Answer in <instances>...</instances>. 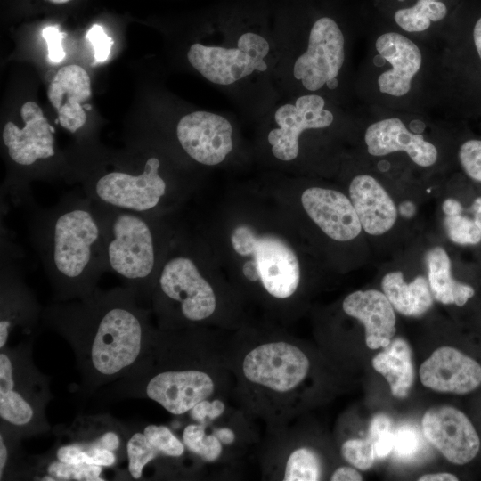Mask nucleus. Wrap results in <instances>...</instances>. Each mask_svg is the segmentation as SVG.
<instances>
[{"instance_id": "f257e3e1", "label": "nucleus", "mask_w": 481, "mask_h": 481, "mask_svg": "<svg viewBox=\"0 0 481 481\" xmlns=\"http://www.w3.org/2000/svg\"><path fill=\"white\" fill-rule=\"evenodd\" d=\"M43 326L71 346L80 375V401L128 374L148 354L156 331L149 312L126 287L56 302L43 308Z\"/></svg>"}, {"instance_id": "f03ea898", "label": "nucleus", "mask_w": 481, "mask_h": 481, "mask_svg": "<svg viewBox=\"0 0 481 481\" xmlns=\"http://www.w3.org/2000/svg\"><path fill=\"white\" fill-rule=\"evenodd\" d=\"M33 205L29 235L53 300L67 302L89 296L108 272L102 226L93 200L85 193L70 192L52 207Z\"/></svg>"}, {"instance_id": "7ed1b4c3", "label": "nucleus", "mask_w": 481, "mask_h": 481, "mask_svg": "<svg viewBox=\"0 0 481 481\" xmlns=\"http://www.w3.org/2000/svg\"><path fill=\"white\" fill-rule=\"evenodd\" d=\"M94 204L102 226L108 272L118 275L139 303L151 298L162 265L154 216Z\"/></svg>"}, {"instance_id": "20e7f679", "label": "nucleus", "mask_w": 481, "mask_h": 481, "mask_svg": "<svg viewBox=\"0 0 481 481\" xmlns=\"http://www.w3.org/2000/svg\"><path fill=\"white\" fill-rule=\"evenodd\" d=\"M35 337L0 349V427L21 439L47 433L50 378L33 361Z\"/></svg>"}, {"instance_id": "39448f33", "label": "nucleus", "mask_w": 481, "mask_h": 481, "mask_svg": "<svg viewBox=\"0 0 481 481\" xmlns=\"http://www.w3.org/2000/svg\"><path fill=\"white\" fill-rule=\"evenodd\" d=\"M160 165L151 156L135 171L114 167L82 175L83 192L95 203L155 216L169 192Z\"/></svg>"}, {"instance_id": "423d86ee", "label": "nucleus", "mask_w": 481, "mask_h": 481, "mask_svg": "<svg viewBox=\"0 0 481 481\" xmlns=\"http://www.w3.org/2000/svg\"><path fill=\"white\" fill-rule=\"evenodd\" d=\"M231 243L237 254L251 257L242 266L249 281H260L276 298H287L296 292L300 281L299 262L285 240L272 234H257L250 226L240 224L233 229Z\"/></svg>"}, {"instance_id": "0eeeda50", "label": "nucleus", "mask_w": 481, "mask_h": 481, "mask_svg": "<svg viewBox=\"0 0 481 481\" xmlns=\"http://www.w3.org/2000/svg\"><path fill=\"white\" fill-rule=\"evenodd\" d=\"M130 432L109 414L80 415L67 428H59L57 443L47 453L63 462L110 467L127 457Z\"/></svg>"}, {"instance_id": "6e6552de", "label": "nucleus", "mask_w": 481, "mask_h": 481, "mask_svg": "<svg viewBox=\"0 0 481 481\" xmlns=\"http://www.w3.org/2000/svg\"><path fill=\"white\" fill-rule=\"evenodd\" d=\"M154 309L161 314L168 307L176 310L182 322H199L209 318L216 308V298L210 283L195 261L186 255H175L160 266L151 294Z\"/></svg>"}, {"instance_id": "1a4fd4ad", "label": "nucleus", "mask_w": 481, "mask_h": 481, "mask_svg": "<svg viewBox=\"0 0 481 481\" xmlns=\"http://www.w3.org/2000/svg\"><path fill=\"white\" fill-rule=\"evenodd\" d=\"M18 247L1 233L0 349L14 333L36 337L43 308L24 281Z\"/></svg>"}, {"instance_id": "9d476101", "label": "nucleus", "mask_w": 481, "mask_h": 481, "mask_svg": "<svg viewBox=\"0 0 481 481\" xmlns=\"http://www.w3.org/2000/svg\"><path fill=\"white\" fill-rule=\"evenodd\" d=\"M237 48L207 46L193 44L187 53L191 65L208 81L230 85L255 70L265 71L264 59L269 53V44L263 37L247 32L238 40Z\"/></svg>"}, {"instance_id": "9b49d317", "label": "nucleus", "mask_w": 481, "mask_h": 481, "mask_svg": "<svg viewBox=\"0 0 481 481\" xmlns=\"http://www.w3.org/2000/svg\"><path fill=\"white\" fill-rule=\"evenodd\" d=\"M345 61V39L338 25L329 17L317 20L313 25L307 50L294 64V77L310 91L326 85L335 89Z\"/></svg>"}, {"instance_id": "f8f14e48", "label": "nucleus", "mask_w": 481, "mask_h": 481, "mask_svg": "<svg viewBox=\"0 0 481 481\" xmlns=\"http://www.w3.org/2000/svg\"><path fill=\"white\" fill-rule=\"evenodd\" d=\"M309 368L306 355L284 341L259 345L242 362V372L249 381L280 393L296 388L307 376Z\"/></svg>"}, {"instance_id": "ddd939ff", "label": "nucleus", "mask_w": 481, "mask_h": 481, "mask_svg": "<svg viewBox=\"0 0 481 481\" xmlns=\"http://www.w3.org/2000/svg\"><path fill=\"white\" fill-rule=\"evenodd\" d=\"M421 426L428 441L452 464L469 463L480 451L481 441L475 426L462 411L453 406L428 409Z\"/></svg>"}, {"instance_id": "4468645a", "label": "nucleus", "mask_w": 481, "mask_h": 481, "mask_svg": "<svg viewBox=\"0 0 481 481\" xmlns=\"http://www.w3.org/2000/svg\"><path fill=\"white\" fill-rule=\"evenodd\" d=\"M325 101L317 94L298 97L295 104L286 103L274 113L278 128L268 134V143L275 158L289 161L298 155V138L306 129L324 128L331 125L333 114L324 109Z\"/></svg>"}, {"instance_id": "2eb2a0df", "label": "nucleus", "mask_w": 481, "mask_h": 481, "mask_svg": "<svg viewBox=\"0 0 481 481\" xmlns=\"http://www.w3.org/2000/svg\"><path fill=\"white\" fill-rule=\"evenodd\" d=\"M232 128L224 117L198 110L183 116L176 126L177 140L195 161L215 166L232 150Z\"/></svg>"}, {"instance_id": "dca6fc26", "label": "nucleus", "mask_w": 481, "mask_h": 481, "mask_svg": "<svg viewBox=\"0 0 481 481\" xmlns=\"http://www.w3.org/2000/svg\"><path fill=\"white\" fill-rule=\"evenodd\" d=\"M20 116L23 127L8 121L2 132L11 161L19 167L29 168L38 161L53 158L56 154L54 128L45 118L41 108L34 102H27L21 107Z\"/></svg>"}, {"instance_id": "f3484780", "label": "nucleus", "mask_w": 481, "mask_h": 481, "mask_svg": "<svg viewBox=\"0 0 481 481\" xmlns=\"http://www.w3.org/2000/svg\"><path fill=\"white\" fill-rule=\"evenodd\" d=\"M419 374L424 387L440 393L467 395L481 386V364L452 346L436 349Z\"/></svg>"}, {"instance_id": "a211bd4d", "label": "nucleus", "mask_w": 481, "mask_h": 481, "mask_svg": "<svg viewBox=\"0 0 481 481\" xmlns=\"http://www.w3.org/2000/svg\"><path fill=\"white\" fill-rule=\"evenodd\" d=\"M301 203L314 224L334 240H354L362 231L350 199L338 191L311 187L303 192Z\"/></svg>"}, {"instance_id": "6ab92c4d", "label": "nucleus", "mask_w": 481, "mask_h": 481, "mask_svg": "<svg viewBox=\"0 0 481 481\" xmlns=\"http://www.w3.org/2000/svg\"><path fill=\"white\" fill-rule=\"evenodd\" d=\"M376 49L392 66L378 77L379 91L395 97L407 94L422 63L421 52L417 45L402 34L387 32L377 38Z\"/></svg>"}, {"instance_id": "aec40b11", "label": "nucleus", "mask_w": 481, "mask_h": 481, "mask_svg": "<svg viewBox=\"0 0 481 481\" xmlns=\"http://www.w3.org/2000/svg\"><path fill=\"white\" fill-rule=\"evenodd\" d=\"M364 141L368 152L372 156L404 151L415 164L423 167L434 165L437 159L436 146L421 135L409 131L397 118L381 119L370 125Z\"/></svg>"}, {"instance_id": "412c9836", "label": "nucleus", "mask_w": 481, "mask_h": 481, "mask_svg": "<svg viewBox=\"0 0 481 481\" xmlns=\"http://www.w3.org/2000/svg\"><path fill=\"white\" fill-rule=\"evenodd\" d=\"M342 308L347 315L363 324L369 348H385L390 344L396 330V318L393 306L383 292L354 291L345 298Z\"/></svg>"}, {"instance_id": "4be33fe9", "label": "nucleus", "mask_w": 481, "mask_h": 481, "mask_svg": "<svg viewBox=\"0 0 481 481\" xmlns=\"http://www.w3.org/2000/svg\"><path fill=\"white\" fill-rule=\"evenodd\" d=\"M91 95L90 77L78 65L61 68L50 83L47 96L58 113V122L76 133L86 122L82 102Z\"/></svg>"}, {"instance_id": "5701e85b", "label": "nucleus", "mask_w": 481, "mask_h": 481, "mask_svg": "<svg viewBox=\"0 0 481 481\" xmlns=\"http://www.w3.org/2000/svg\"><path fill=\"white\" fill-rule=\"evenodd\" d=\"M349 197L362 228L370 235L384 234L394 226L397 218L395 204L373 176H355L349 185Z\"/></svg>"}, {"instance_id": "b1692460", "label": "nucleus", "mask_w": 481, "mask_h": 481, "mask_svg": "<svg viewBox=\"0 0 481 481\" xmlns=\"http://www.w3.org/2000/svg\"><path fill=\"white\" fill-rule=\"evenodd\" d=\"M371 363L387 381L393 396H408L414 381V369L412 350L405 339L397 338L392 340L372 358Z\"/></svg>"}, {"instance_id": "393cba45", "label": "nucleus", "mask_w": 481, "mask_h": 481, "mask_svg": "<svg viewBox=\"0 0 481 481\" xmlns=\"http://www.w3.org/2000/svg\"><path fill=\"white\" fill-rule=\"evenodd\" d=\"M381 288L394 309L406 316L422 315L433 305L428 281L422 275L407 283L402 272H390L382 278Z\"/></svg>"}, {"instance_id": "a878e982", "label": "nucleus", "mask_w": 481, "mask_h": 481, "mask_svg": "<svg viewBox=\"0 0 481 481\" xmlns=\"http://www.w3.org/2000/svg\"><path fill=\"white\" fill-rule=\"evenodd\" d=\"M428 281L435 299L444 305L463 306L475 295V289L453 279L450 257L442 247H434L426 254Z\"/></svg>"}, {"instance_id": "bb28decb", "label": "nucleus", "mask_w": 481, "mask_h": 481, "mask_svg": "<svg viewBox=\"0 0 481 481\" xmlns=\"http://www.w3.org/2000/svg\"><path fill=\"white\" fill-rule=\"evenodd\" d=\"M102 472V466L63 462L45 453L40 456H27L19 479L105 480Z\"/></svg>"}, {"instance_id": "cd10ccee", "label": "nucleus", "mask_w": 481, "mask_h": 481, "mask_svg": "<svg viewBox=\"0 0 481 481\" xmlns=\"http://www.w3.org/2000/svg\"><path fill=\"white\" fill-rule=\"evenodd\" d=\"M447 14L448 6L444 0H417L412 6L398 9L394 20L404 31L422 32L432 22L444 20Z\"/></svg>"}, {"instance_id": "c85d7f7f", "label": "nucleus", "mask_w": 481, "mask_h": 481, "mask_svg": "<svg viewBox=\"0 0 481 481\" xmlns=\"http://www.w3.org/2000/svg\"><path fill=\"white\" fill-rule=\"evenodd\" d=\"M161 452L148 439L143 431L131 429L126 443L128 472L132 478L140 479L144 467L156 460Z\"/></svg>"}, {"instance_id": "c756f323", "label": "nucleus", "mask_w": 481, "mask_h": 481, "mask_svg": "<svg viewBox=\"0 0 481 481\" xmlns=\"http://www.w3.org/2000/svg\"><path fill=\"white\" fill-rule=\"evenodd\" d=\"M321 461L314 451L301 447L293 451L286 462L284 481H316L321 478Z\"/></svg>"}, {"instance_id": "7c9ffc66", "label": "nucleus", "mask_w": 481, "mask_h": 481, "mask_svg": "<svg viewBox=\"0 0 481 481\" xmlns=\"http://www.w3.org/2000/svg\"><path fill=\"white\" fill-rule=\"evenodd\" d=\"M21 438L0 427V480L18 479L27 456Z\"/></svg>"}, {"instance_id": "2f4dec72", "label": "nucleus", "mask_w": 481, "mask_h": 481, "mask_svg": "<svg viewBox=\"0 0 481 481\" xmlns=\"http://www.w3.org/2000/svg\"><path fill=\"white\" fill-rule=\"evenodd\" d=\"M184 445L206 461H216L222 452V444L216 435H207L203 424H190L183 433Z\"/></svg>"}, {"instance_id": "473e14b6", "label": "nucleus", "mask_w": 481, "mask_h": 481, "mask_svg": "<svg viewBox=\"0 0 481 481\" xmlns=\"http://www.w3.org/2000/svg\"><path fill=\"white\" fill-rule=\"evenodd\" d=\"M343 458L361 470H367L374 464L376 455L374 442L371 437L349 439L341 446Z\"/></svg>"}, {"instance_id": "72a5a7b5", "label": "nucleus", "mask_w": 481, "mask_h": 481, "mask_svg": "<svg viewBox=\"0 0 481 481\" xmlns=\"http://www.w3.org/2000/svg\"><path fill=\"white\" fill-rule=\"evenodd\" d=\"M143 431L153 445L161 452L162 456L178 458L184 453V444L167 427L149 424L143 428Z\"/></svg>"}, {"instance_id": "f704fd0d", "label": "nucleus", "mask_w": 481, "mask_h": 481, "mask_svg": "<svg viewBox=\"0 0 481 481\" xmlns=\"http://www.w3.org/2000/svg\"><path fill=\"white\" fill-rule=\"evenodd\" d=\"M444 226L449 239L461 245H476L481 241V232L473 220L462 215L446 216Z\"/></svg>"}, {"instance_id": "c9c22d12", "label": "nucleus", "mask_w": 481, "mask_h": 481, "mask_svg": "<svg viewBox=\"0 0 481 481\" xmlns=\"http://www.w3.org/2000/svg\"><path fill=\"white\" fill-rule=\"evenodd\" d=\"M458 159L464 173L481 183V139L469 138L462 142L458 150Z\"/></svg>"}, {"instance_id": "e433bc0d", "label": "nucleus", "mask_w": 481, "mask_h": 481, "mask_svg": "<svg viewBox=\"0 0 481 481\" xmlns=\"http://www.w3.org/2000/svg\"><path fill=\"white\" fill-rule=\"evenodd\" d=\"M420 447V436L410 427H402L394 432L393 451L400 458L412 456Z\"/></svg>"}, {"instance_id": "4c0bfd02", "label": "nucleus", "mask_w": 481, "mask_h": 481, "mask_svg": "<svg viewBox=\"0 0 481 481\" xmlns=\"http://www.w3.org/2000/svg\"><path fill=\"white\" fill-rule=\"evenodd\" d=\"M94 49L95 62H104L110 54L113 39L109 37L103 28L98 24H94L86 35Z\"/></svg>"}, {"instance_id": "58836bf2", "label": "nucleus", "mask_w": 481, "mask_h": 481, "mask_svg": "<svg viewBox=\"0 0 481 481\" xmlns=\"http://www.w3.org/2000/svg\"><path fill=\"white\" fill-rule=\"evenodd\" d=\"M225 410L224 404L218 399L208 401L204 399L194 405L191 410V417L200 424L205 425L208 420L220 417Z\"/></svg>"}, {"instance_id": "ea45409f", "label": "nucleus", "mask_w": 481, "mask_h": 481, "mask_svg": "<svg viewBox=\"0 0 481 481\" xmlns=\"http://www.w3.org/2000/svg\"><path fill=\"white\" fill-rule=\"evenodd\" d=\"M66 36L57 27L48 26L42 31V37L47 44L48 60L53 63L61 62L65 58L62 39Z\"/></svg>"}, {"instance_id": "a19ab883", "label": "nucleus", "mask_w": 481, "mask_h": 481, "mask_svg": "<svg viewBox=\"0 0 481 481\" xmlns=\"http://www.w3.org/2000/svg\"><path fill=\"white\" fill-rule=\"evenodd\" d=\"M374 442L376 458L382 459L389 455L394 446V432L391 428L383 430L375 435H369Z\"/></svg>"}, {"instance_id": "79ce46f5", "label": "nucleus", "mask_w": 481, "mask_h": 481, "mask_svg": "<svg viewBox=\"0 0 481 481\" xmlns=\"http://www.w3.org/2000/svg\"><path fill=\"white\" fill-rule=\"evenodd\" d=\"M332 481H361L362 475L354 468L343 466L338 468L331 475Z\"/></svg>"}, {"instance_id": "37998d69", "label": "nucleus", "mask_w": 481, "mask_h": 481, "mask_svg": "<svg viewBox=\"0 0 481 481\" xmlns=\"http://www.w3.org/2000/svg\"><path fill=\"white\" fill-rule=\"evenodd\" d=\"M442 209L446 216L461 215L462 206L454 199H446L442 204Z\"/></svg>"}, {"instance_id": "c03bdc74", "label": "nucleus", "mask_w": 481, "mask_h": 481, "mask_svg": "<svg viewBox=\"0 0 481 481\" xmlns=\"http://www.w3.org/2000/svg\"><path fill=\"white\" fill-rule=\"evenodd\" d=\"M419 481H457V476L449 472H439L422 475L418 478Z\"/></svg>"}, {"instance_id": "a18cd8bd", "label": "nucleus", "mask_w": 481, "mask_h": 481, "mask_svg": "<svg viewBox=\"0 0 481 481\" xmlns=\"http://www.w3.org/2000/svg\"><path fill=\"white\" fill-rule=\"evenodd\" d=\"M215 435L218 437L221 443L225 444H232L235 439L233 431L228 428H222L216 430Z\"/></svg>"}, {"instance_id": "49530a36", "label": "nucleus", "mask_w": 481, "mask_h": 481, "mask_svg": "<svg viewBox=\"0 0 481 481\" xmlns=\"http://www.w3.org/2000/svg\"><path fill=\"white\" fill-rule=\"evenodd\" d=\"M415 205L411 201H404L399 205V213L406 218H411L415 215Z\"/></svg>"}, {"instance_id": "de8ad7c7", "label": "nucleus", "mask_w": 481, "mask_h": 481, "mask_svg": "<svg viewBox=\"0 0 481 481\" xmlns=\"http://www.w3.org/2000/svg\"><path fill=\"white\" fill-rule=\"evenodd\" d=\"M471 209L475 212V214H481V197H477L474 200Z\"/></svg>"}, {"instance_id": "09e8293b", "label": "nucleus", "mask_w": 481, "mask_h": 481, "mask_svg": "<svg viewBox=\"0 0 481 481\" xmlns=\"http://www.w3.org/2000/svg\"><path fill=\"white\" fill-rule=\"evenodd\" d=\"M473 221L477 229L481 232V214H475Z\"/></svg>"}, {"instance_id": "8fccbe9b", "label": "nucleus", "mask_w": 481, "mask_h": 481, "mask_svg": "<svg viewBox=\"0 0 481 481\" xmlns=\"http://www.w3.org/2000/svg\"><path fill=\"white\" fill-rule=\"evenodd\" d=\"M51 3H53V4H64V3H67L70 0H47Z\"/></svg>"}]
</instances>
